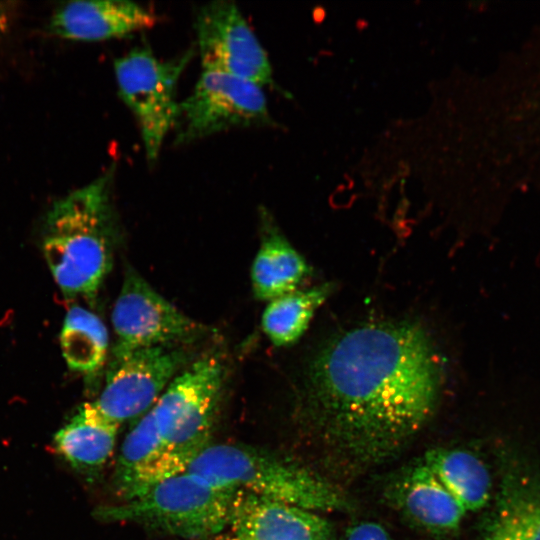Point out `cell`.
Instances as JSON below:
<instances>
[{
    "label": "cell",
    "instance_id": "obj_1",
    "mask_svg": "<svg viewBox=\"0 0 540 540\" xmlns=\"http://www.w3.org/2000/svg\"><path fill=\"white\" fill-rule=\"evenodd\" d=\"M443 357L410 320L373 321L330 338L304 377L305 411L338 447L360 460L399 448L432 416Z\"/></svg>",
    "mask_w": 540,
    "mask_h": 540
},
{
    "label": "cell",
    "instance_id": "obj_2",
    "mask_svg": "<svg viewBox=\"0 0 540 540\" xmlns=\"http://www.w3.org/2000/svg\"><path fill=\"white\" fill-rule=\"evenodd\" d=\"M115 165L56 200L42 229V251L66 297L93 299L109 273L117 235Z\"/></svg>",
    "mask_w": 540,
    "mask_h": 540
},
{
    "label": "cell",
    "instance_id": "obj_3",
    "mask_svg": "<svg viewBox=\"0 0 540 540\" xmlns=\"http://www.w3.org/2000/svg\"><path fill=\"white\" fill-rule=\"evenodd\" d=\"M186 471L219 486L317 513L345 505L342 494L316 473L249 445L211 444Z\"/></svg>",
    "mask_w": 540,
    "mask_h": 540
},
{
    "label": "cell",
    "instance_id": "obj_4",
    "mask_svg": "<svg viewBox=\"0 0 540 540\" xmlns=\"http://www.w3.org/2000/svg\"><path fill=\"white\" fill-rule=\"evenodd\" d=\"M236 489L182 472L121 504L101 506L96 517L126 522L182 538H205L228 527Z\"/></svg>",
    "mask_w": 540,
    "mask_h": 540
},
{
    "label": "cell",
    "instance_id": "obj_5",
    "mask_svg": "<svg viewBox=\"0 0 540 540\" xmlns=\"http://www.w3.org/2000/svg\"><path fill=\"white\" fill-rule=\"evenodd\" d=\"M225 380L216 355H205L182 369L151 408L157 427L188 468L208 446Z\"/></svg>",
    "mask_w": 540,
    "mask_h": 540
},
{
    "label": "cell",
    "instance_id": "obj_6",
    "mask_svg": "<svg viewBox=\"0 0 540 540\" xmlns=\"http://www.w3.org/2000/svg\"><path fill=\"white\" fill-rule=\"evenodd\" d=\"M194 56V48L160 60L149 47H135L114 61L118 93L140 129L147 161H157L163 142L175 125L177 85Z\"/></svg>",
    "mask_w": 540,
    "mask_h": 540
},
{
    "label": "cell",
    "instance_id": "obj_7",
    "mask_svg": "<svg viewBox=\"0 0 540 540\" xmlns=\"http://www.w3.org/2000/svg\"><path fill=\"white\" fill-rule=\"evenodd\" d=\"M263 87L229 74L202 71L191 94L179 102L175 145L234 128L272 126Z\"/></svg>",
    "mask_w": 540,
    "mask_h": 540
},
{
    "label": "cell",
    "instance_id": "obj_8",
    "mask_svg": "<svg viewBox=\"0 0 540 540\" xmlns=\"http://www.w3.org/2000/svg\"><path fill=\"white\" fill-rule=\"evenodd\" d=\"M188 359L183 345L141 348L112 357L105 386L93 403L104 417L119 426L128 420H138L189 364Z\"/></svg>",
    "mask_w": 540,
    "mask_h": 540
},
{
    "label": "cell",
    "instance_id": "obj_9",
    "mask_svg": "<svg viewBox=\"0 0 540 540\" xmlns=\"http://www.w3.org/2000/svg\"><path fill=\"white\" fill-rule=\"evenodd\" d=\"M116 342L112 357L131 351L170 345H187L202 328L154 290L128 267L112 310Z\"/></svg>",
    "mask_w": 540,
    "mask_h": 540
},
{
    "label": "cell",
    "instance_id": "obj_10",
    "mask_svg": "<svg viewBox=\"0 0 540 540\" xmlns=\"http://www.w3.org/2000/svg\"><path fill=\"white\" fill-rule=\"evenodd\" d=\"M197 46L204 71L273 84L268 55L239 8L231 1H212L195 17Z\"/></svg>",
    "mask_w": 540,
    "mask_h": 540
},
{
    "label": "cell",
    "instance_id": "obj_11",
    "mask_svg": "<svg viewBox=\"0 0 540 540\" xmlns=\"http://www.w3.org/2000/svg\"><path fill=\"white\" fill-rule=\"evenodd\" d=\"M228 527L241 540H333L329 522L317 512L236 490Z\"/></svg>",
    "mask_w": 540,
    "mask_h": 540
},
{
    "label": "cell",
    "instance_id": "obj_12",
    "mask_svg": "<svg viewBox=\"0 0 540 540\" xmlns=\"http://www.w3.org/2000/svg\"><path fill=\"white\" fill-rule=\"evenodd\" d=\"M159 432L151 409L126 435L113 475V488L123 500L133 499L157 483L185 472Z\"/></svg>",
    "mask_w": 540,
    "mask_h": 540
},
{
    "label": "cell",
    "instance_id": "obj_13",
    "mask_svg": "<svg viewBox=\"0 0 540 540\" xmlns=\"http://www.w3.org/2000/svg\"><path fill=\"white\" fill-rule=\"evenodd\" d=\"M154 10L132 1L77 0L58 7L49 20L53 35L73 41H102L153 27Z\"/></svg>",
    "mask_w": 540,
    "mask_h": 540
},
{
    "label": "cell",
    "instance_id": "obj_14",
    "mask_svg": "<svg viewBox=\"0 0 540 540\" xmlns=\"http://www.w3.org/2000/svg\"><path fill=\"white\" fill-rule=\"evenodd\" d=\"M118 428L93 402H86L56 432L53 448L73 470L92 481L113 454Z\"/></svg>",
    "mask_w": 540,
    "mask_h": 540
},
{
    "label": "cell",
    "instance_id": "obj_15",
    "mask_svg": "<svg viewBox=\"0 0 540 540\" xmlns=\"http://www.w3.org/2000/svg\"><path fill=\"white\" fill-rule=\"evenodd\" d=\"M260 219L262 240L250 276L255 297L271 301L296 291L310 273V268L264 208Z\"/></svg>",
    "mask_w": 540,
    "mask_h": 540
},
{
    "label": "cell",
    "instance_id": "obj_16",
    "mask_svg": "<svg viewBox=\"0 0 540 540\" xmlns=\"http://www.w3.org/2000/svg\"><path fill=\"white\" fill-rule=\"evenodd\" d=\"M395 498L411 520L430 531L454 530L466 513L424 463L401 477L395 487Z\"/></svg>",
    "mask_w": 540,
    "mask_h": 540
},
{
    "label": "cell",
    "instance_id": "obj_17",
    "mask_svg": "<svg viewBox=\"0 0 540 540\" xmlns=\"http://www.w3.org/2000/svg\"><path fill=\"white\" fill-rule=\"evenodd\" d=\"M423 463L466 511L478 510L487 503L490 475L474 454L459 449H432Z\"/></svg>",
    "mask_w": 540,
    "mask_h": 540
},
{
    "label": "cell",
    "instance_id": "obj_18",
    "mask_svg": "<svg viewBox=\"0 0 540 540\" xmlns=\"http://www.w3.org/2000/svg\"><path fill=\"white\" fill-rule=\"evenodd\" d=\"M334 285L323 283L296 290L269 301L261 319L262 330L277 347L294 344L307 330L317 309L332 294Z\"/></svg>",
    "mask_w": 540,
    "mask_h": 540
},
{
    "label": "cell",
    "instance_id": "obj_19",
    "mask_svg": "<svg viewBox=\"0 0 540 540\" xmlns=\"http://www.w3.org/2000/svg\"><path fill=\"white\" fill-rule=\"evenodd\" d=\"M63 357L68 367L86 376L95 375L108 353V332L101 319L81 306H71L60 334Z\"/></svg>",
    "mask_w": 540,
    "mask_h": 540
},
{
    "label": "cell",
    "instance_id": "obj_20",
    "mask_svg": "<svg viewBox=\"0 0 540 540\" xmlns=\"http://www.w3.org/2000/svg\"><path fill=\"white\" fill-rule=\"evenodd\" d=\"M485 540H540V501H523L512 506Z\"/></svg>",
    "mask_w": 540,
    "mask_h": 540
},
{
    "label": "cell",
    "instance_id": "obj_21",
    "mask_svg": "<svg viewBox=\"0 0 540 540\" xmlns=\"http://www.w3.org/2000/svg\"><path fill=\"white\" fill-rule=\"evenodd\" d=\"M339 540H394L390 533L379 523L359 522L350 526Z\"/></svg>",
    "mask_w": 540,
    "mask_h": 540
},
{
    "label": "cell",
    "instance_id": "obj_22",
    "mask_svg": "<svg viewBox=\"0 0 540 540\" xmlns=\"http://www.w3.org/2000/svg\"><path fill=\"white\" fill-rule=\"evenodd\" d=\"M12 8L7 2H0V35L5 33L11 23Z\"/></svg>",
    "mask_w": 540,
    "mask_h": 540
},
{
    "label": "cell",
    "instance_id": "obj_23",
    "mask_svg": "<svg viewBox=\"0 0 540 540\" xmlns=\"http://www.w3.org/2000/svg\"><path fill=\"white\" fill-rule=\"evenodd\" d=\"M218 540H241V539H239V538H237V537H235L233 535H229V536L222 537V538H220Z\"/></svg>",
    "mask_w": 540,
    "mask_h": 540
}]
</instances>
